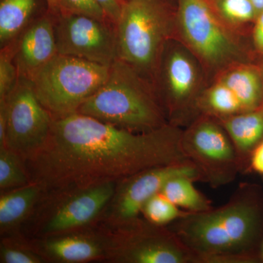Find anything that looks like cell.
I'll return each mask as SVG.
<instances>
[{"instance_id":"6da1fadb","label":"cell","mask_w":263,"mask_h":263,"mask_svg":"<svg viewBox=\"0 0 263 263\" xmlns=\"http://www.w3.org/2000/svg\"><path fill=\"white\" fill-rule=\"evenodd\" d=\"M181 134L171 124L135 133L74 113L53 119L47 143L24 162L31 182L43 191L87 188L188 160Z\"/></svg>"},{"instance_id":"7a4b0ae2","label":"cell","mask_w":263,"mask_h":263,"mask_svg":"<svg viewBox=\"0 0 263 263\" xmlns=\"http://www.w3.org/2000/svg\"><path fill=\"white\" fill-rule=\"evenodd\" d=\"M167 227L196 263L262 262L263 189L240 183L224 205L190 213Z\"/></svg>"},{"instance_id":"3957f363","label":"cell","mask_w":263,"mask_h":263,"mask_svg":"<svg viewBox=\"0 0 263 263\" xmlns=\"http://www.w3.org/2000/svg\"><path fill=\"white\" fill-rule=\"evenodd\" d=\"M78 113L135 133L155 130L169 124L154 86L118 59L110 66L103 86Z\"/></svg>"},{"instance_id":"277c9868","label":"cell","mask_w":263,"mask_h":263,"mask_svg":"<svg viewBox=\"0 0 263 263\" xmlns=\"http://www.w3.org/2000/svg\"><path fill=\"white\" fill-rule=\"evenodd\" d=\"M173 24L159 0L123 2L117 29V59L153 86Z\"/></svg>"},{"instance_id":"5b68a950","label":"cell","mask_w":263,"mask_h":263,"mask_svg":"<svg viewBox=\"0 0 263 263\" xmlns=\"http://www.w3.org/2000/svg\"><path fill=\"white\" fill-rule=\"evenodd\" d=\"M110 67L57 54L29 79L40 103L53 119L78 113L108 79Z\"/></svg>"},{"instance_id":"8992f818","label":"cell","mask_w":263,"mask_h":263,"mask_svg":"<svg viewBox=\"0 0 263 263\" xmlns=\"http://www.w3.org/2000/svg\"><path fill=\"white\" fill-rule=\"evenodd\" d=\"M170 38L164 45L153 86L169 124L179 127L200 115L201 72L191 50Z\"/></svg>"},{"instance_id":"52a82bcc","label":"cell","mask_w":263,"mask_h":263,"mask_svg":"<svg viewBox=\"0 0 263 263\" xmlns=\"http://www.w3.org/2000/svg\"><path fill=\"white\" fill-rule=\"evenodd\" d=\"M183 155L195 165L200 181L219 188L233 182L241 163L228 133L215 118L200 114L182 130Z\"/></svg>"},{"instance_id":"ba28073f","label":"cell","mask_w":263,"mask_h":263,"mask_svg":"<svg viewBox=\"0 0 263 263\" xmlns=\"http://www.w3.org/2000/svg\"><path fill=\"white\" fill-rule=\"evenodd\" d=\"M177 25L188 48L208 67L222 68L239 60L238 43L207 0H179Z\"/></svg>"},{"instance_id":"9c48e42d","label":"cell","mask_w":263,"mask_h":263,"mask_svg":"<svg viewBox=\"0 0 263 263\" xmlns=\"http://www.w3.org/2000/svg\"><path fill=\"white\" fill-rule=\"evenodd\" d=\"M0 103L5 110L4 147L24 162L30 160L47 143L53 117L40 103L27 79H19L15 89Z\"/></svg>"},{"instance_id":"30bf717a","label":"cell","mask_w":263,"mask_h":263,"mask_svg":"<svg viewBox=\"0 0 263 263\" xmlns=\"http://www.w3.org/2000/svg\"><path fill=\"white\" fill-rule=\"evenodd\" d=\"M58 54L110 67L117 59L113 22L68 11L53 15Z\"/></svg>"},{"instance_id":"8fae6325","label":"cell","mask_w":263,"mask_h":263,"mask_svg":"<svg viewBox=\"0 0 263 263\" xmlns=\"http://www.w3.org/2000/svg\"><path fill=\"white\" fill-rule=\"evenodd\" d=\"M116 259L127 263H196L195 256L168 227L138 219L122 228Z\"/></svg>"},{"instance_id":"7c38bea8","label":"cell","mask_w":263,"mask_h":263,"mask_svg":"<svg viewBox=\"0 0 263 263\" xmlns=\"http://www.w3.org/2000/svg\"><path fill=\"white\" fill-rule=\"evenodd\" d=\"M178 176H191L200 181L198 171L190 160L144 170L122 180L113 205L115 222L123 227L136 221L151 197L160 193L168 180Z\"/></svg>"},{"instance_id":"4fadbf2b","label":"cell","mask_w":263,"mask_h":263,"mask_svg":"<svg viewBox=\"0 0 263 263\" xmlns=\"http://www.w3.org/2000/svg\"><path fill=\"white\" fill-rule=\"evenodd\" d=\"M117 181L79 189L74 195L57 206L43 226L46 235L62 234L89 224L113 200Z\"/></svg>"},{"instance_id":"5bb4252c","label":"cell","mask_w":263,"mask_h":263,"mask_svg":"<svg viewBox=\"0 0 263 263\" xmlns=\"http://www.w3.org/2000/svg\"><path fill=\"white\" fill-rule=\"evenodd\" d=\"M51 15L50 13L29 24L22 33L16 47L13 48V60L20 79L29 80L36 71L58 54Z\"/></svg>"},{"instance_id":"9a60e30c","label":"cell","mask_w":263,"mask_h":263,"mask_svg":"<svg viewBox=\"0 0 263 263\" xmlns=\"http://www.w3.org/2000/svg\"><path fill=\"white\" fill-rule=\"evenodd\" d=\"M216 119L234 145L241 163L242 174L247 172L252 152L263 141V107Z\"/></svg>"},{"instance_id":"2e32d148","label":"cell","mask_w":263,"mask_h":263,"mask_svg":"<svg viewBox=\"0 0 263 263\" xmlns=\"http://www.w3.org/2000/svg\"><path fill=\"white\" fill-rule=\"evenodd\" d=\"M45 249L53 259L65 262H85L103 257V248L97 240L83 235H65L48 240Z\"/></svg>"},{"instance_id":"e0dca14e","label":"cell","mask_w":263,"mask_h":263,"mask_svg":"<svg viewBox=\"0 0 263 263\" xmlns=\"http://www.w3.org/2000/svg\"><path fill=\"white\" fill-rule=\"evenodd\" d=\"M239 100L245 111L262 108V88L257 71L247 66L228 69L219 80Z\"/></svg>"},{"instance_id":"ac0fdd59","label":"cell","mask_w":263,"mask_h":263,"mask_svg":"<svg viewBox=\"0 0 263 263\" xmlns=\"http://www.w3.org/2000/svg\"><path fill=\"white\" fill-rule=\"evenodd\" d=\"M43 188L30 183L13 191L3 194L0 197V228L1 231L16 226L27 217L38 200Z\"/></svg>"},{"instance_id":"d6986e66","label":"cell","mask_w":263,"mask_h":263,"mask_svg":"<svg viewBox=\"0 0 263 263\" xmlns=\"http://www.w3.org/2000/svg\"><path fill=\"white\" fill-rule=\"evenodd\" d=\"M36 8L35 0H1L0 44L1 48L15 41L29 25Z\"/></svg>"},{"instance_id":"ffe728a7","label":"cell","mask_w":263,"mask_h":263,"mask_svg":"<svg viewBox=\"0 0 263 263\" xmlns=\"http://www.w3.org/2000/svg\"><path fill=\"white\" fill-rule=\"evenodd\" d=\"M191 176H178L168 180L160 193L180 209L191 213L212 209V200L195 187Z\"/></svg>"},{"instance_id":"44dd1931","label":"cell","mask_w":263,"mask_h":263,"mask_svg":"<svg viewBox=\"0 0 263 263\" xmlns=\"http://www.w3.org/2000/svg\"><path fill=\"white\" fill-rule=\"evenodd\" d=\"M197 109L199 114H207L215 119L245 112L234 93L219 81L202 92Z\"/></svg>"},{"instance_id":"7402d4cb","label":"cell","mask_w":263,"mask_h":263,"mask_svg":"<svg viewBox=\"0 0 263 263\" xmlns=\"http://www.w3.org/2000/svg\"><path fill=\"white\" fill-rule=\"evenodd\" d=\"M31 182L25 162L13 151L0 148V188L11 190L26 186Z\"/></svg>"},{"instance_id":"603a6c76","label":"cell","mask_w":263,"mask_h":263,"mask_svg":"<svg viewBox=\"0 0 263 263\" xmlns=\"http://www.w3.org/2000/svg\"><path fill=\"white\" fill-rule=\"evenodd\" d=\"M147 221L157 226L167 227L191 212L180 209L162 193L151 197L142 211Z\"/></svg>"},{"instance_id":"cb8c5ba5","label":"cell","mask_w":263,"mask_h":263,"mask_svg":"<svg viewBox=\"0 0 263 263\" xmlns=\"http://www.w3.org/2000/svg\"><path fill=\"white\" fill-rule=\"evenodd\" d=\"M18 69L13 60V48L4 47L0 55V100L8 98L18 84Z\"/></svg>"},{"instance_id":"d4e9b609","label":"cell","mask_w":263,"mask_h":263,"mask_svg":"<svg viewBox=\"0 0 263 263\" xmlns=\"http://www.w3.org/2000/svg\"><path fill=\"white\" fill-rule=\"evenodd\" d=\"M221 16L233 24H243L255 16V9L250 0H219Z\"/></svg>"},{"instance_id":"484cf974","label":"cell","mask_w":263,"mask_h":263,"mask_svg":"<svg viewBox=\"0 0 263 263\" xmlns=\"http://www.w3.org/2000/svg\"><path fill=\"white\" fill-rule=\"evenodd\" d=\"M62 11L80 13L100 20H109L103 8L95 0H61Z\"/></svg>"},{"instance_id":"4316f807","label":"cell","mask_w":263,"mask_h":263,"mask_svg":"<svg viewBox=\"0 0 263 263\" xmlns=\"http://www.w3.org/2000/svg\"><path fill=\"white\" fill-rule=\"evenodd\" d=\"M1 262L4 263H40L42 258L30 251L16 247L2 245L0 252Z\"/></svg>"},{"instance_id":"83f0119b","label":"cell","mask_w":263,"mask_h":263,"mask_svg":"<svg viewBox=\"0 0 263 263\" xmlns=\"http://www.w3.org/2000/svg\"><path fill=\"white\" fill-rule=\"evenodd\" d=\"M95 1L103 8L109 20L116 25L122 10V2L120 0H95Z\"/></svg>"},{"instance_id":"f1b7e54d","label":"cell","mask_w":263,"mask_h":263,"mask_svg":"<svg viewBox=\"0 0 263 263\" xmlns=\"http://www.w3.org/2000/svg\"><path fill=\"white\" fill-rule=\"evenodd\" d=\"M248 172L263 176V141L254 148L250 156L246 173Z\"/></svg>"},{"instance_id":"f546056e","label":"cell","mask_w":263,"mask_h":263,"mask_svg":"<svg viewBox=\"0 0 263 263\" xmlns=\"http://www.w3.org/2000/svg\"><path fill=\"white\" fill-rule=\"evenodd\" d=\"M254 41L257 47L263 51V11L257 15L254 29Z\"/></svg>"},{"instance_id":"4dcf8cb0","label":"cell","mask_w":263,"mask_h":263,"mask_svg":"<svg viewBox=\"0 0 263 263\" xmlns=\"http://www.w3.org/2000/svg\"><path fill=\"white\" fill-rule=\"evenodd\" d=\"M46 3H47L50 13L52 15L60 14L63 10L61 0H46Z\"/></svg>"},{"instance_id":"1f68e13d","label":"cell","mask_w":263,"mask_h":263,"mask_svg":"<svg viewBox=\"0 0 263 263\" xmlns=\"http://www.w3.org/2000/svg\"><path fill=\"white\" fill-rule=\"evenodd\" d=\"M257 13L263 11V0H250Z\"/></svg>"},{"instance_id":"d6a6232c","label":"cell","mask_w":263,"mask_h":263,"mask_svg":"<svg viewBox=\"0 0 263 263\" xmlns=\"http://www.w3.org/2000/svg\"><path fill=\"white\" fill-rule=\"evenodd\" d=\"M261 259H262V262H263V245L262 249H261Z\"/></svg>"},{"instance_id":"836d02e7","label":"cell","mask_w":263,"mask_h":263,"mask_svg":"<svg viewBox=\"0 0 263 263\" xmlns=\"http://www.w3.org/2000/svg\"><path fill=\"white\" fill-rule=\"evenodd\" d=\"M120 1L122 2V3H123V2L127 1V0H120Z\"/></svg>"}]
</instances>
